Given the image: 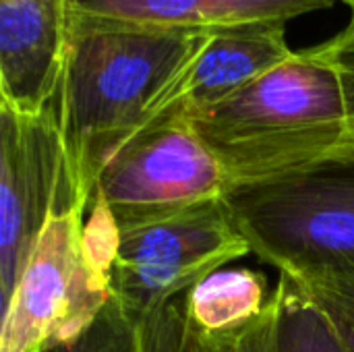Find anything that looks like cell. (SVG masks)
I'll use <instances>...</instances> for the list:
<instances>
[{
  "label": "cell",
  "instance_id": "7c38bea8",
  "mask_svg": "<svg viewBox=\"0 0 354 352\" xmlns=\"http://www.w3.org/2000/svg\"><path fill=\"white\" fill-rule=\"evenodd\" d=\"M278 352H346L336 330L313 299L288 276L274 286Z\"/></svg>",
  "mask_w": 354,
  "mask_h": 352
},
{
  "label": "cell",
  "instance_id": "5bb4252c",
  "mask_svg": "<svg viewBox=\"0 0 354 352\" xmlns=\"http://www.w3.org/2000/svg\"><path fill=\"white\" fill-rule=\"evenodd\" d=\"M35 352H139V324L110 299L85 332L66 342L44 344Z\"/></svg>",
  "mask_w": 354,
  "mask_h": 352
},
{
  "label": "cell",
  "instance_id": "277c9868",
  "mask_svg": "<svg viewBox=\"0 0 354 352\" xmlns=\"http://www.w3.org/2000/svg\"><path fill=\"white\" fill-rule=\"evenodd\" d=\"M112 214L118 243L110 293L137 324L251 253L226 197L160 212Z\"/></svg>",
  "mask_w": 354,
  "mask_h": 352
},
{
  "label": "cell",
  "instance_id": "2e32d148",
  "mask_svg": "<svg viewBox=\"0 0 354 352\" xmlns=\"http://www.w3.org/2000/svg\"><path fill=\"white\" fill-rule=\"evenodd\" d=\"M315 50L330 64H334V68L342 77L344 91H346V102H348L351 127H353L354 135V17L336 37L328 39L322 46H315Z\"/></svg>",
  "mask_w": 354,
  "mask_h": 352
},
{
  "label": "cell",
  "instance_id": "ba28073f",
  "mask_svg": "<svg viewBox=\"0 0 354 352\" xmlns=\"http://www.w3.org/2000/svg\"><path fill=\"white\" fill-rule=\"evenodd\" d=\"M71 0H0V104L37 114L58 100Z\"/></svg>",
  "mask_w": 354,
  "mask_h": 352
},
{
  "label": "cell",
  "instance_id": "9a60e30c",
  "mask_svg": "<svg viewBox=\"0 0 354 352\" xmlns=\"http://www.w3.org/2000/svg\"><path fill=\"white\" fill-rule=\"evenodd\" d=\"M187 295L156 309L139 324V352H180L187 330Z\"/></svg>",
  "mask_w": 354,
  "mask_h": 352
},
{
  "label": "cell",
  "instance_id": "7a4b0ae2",
  "mask_svg": "<svg viewBox=\"0 0 354 352\" xmlns=\"http://www.w3.org/2000/svg\"><path fill=\"white\" fill-rule=\"evenodd\" d=\"M185 118L220 162L228 191L292 176L354 149L342 77L315 48Z\"/></svg>",
  "mask_w": 354,
  "mask_h": 352
},
{
  "label": "cell",
  "instance_id": "30bf717a",
  "mask_svg": "<svg viewBox=\"0 0 354 352\" xmlns=\"http://www.w3.org/2000/svg\"><path fill=\"white\" fill-rule=\"evenodd\" d=\"M342 0H71L73 15L131 25L216 31L236 25L280 23Z\"/></svg>",
  "mask_w": 354,
  "mask_h": 352
},
{
  "label": "cell",
  "instance_id": "9c48e42d",
  "mask_svg": "<svg viewBox=\"0 0 354 352\" xmlns=\"http://www.w3.org/2000/svg\"><path fill=\"white\" fill-rule=\"evenodd\" d=\"M292 54L280 23L209 31L178 81L172 110L183 116L203 110L286 62Z\"/></svg>",
  "mask_w": 354,
  "mask_h": 352
},
{
  "label": "cell",
  "instance_id": "e0dca14e",
  "mask_svg": "<svg viewBox=\"0 0 354 352\" xmlns=\"http://www.w3.org/2000/svg\"><path fill=\"white\" fill-rule=\"evenodd\" d=\"M342 2L351 6V10H353V17H354V0H342Z\"/></svg>",
  "mask_w": 354,
  "mask_h": 352
},
{
  "label": "cell",
  "instance_id": "6da1fadb",
  "mask_svg": "<svg viewBox=\"0 0 354 352\" xmlns=\"http://www.w3.org/2000/svg\"><path fill=\"white\" fill-rule=\"evenodd\" d=\"M205 37V31L73 15L56 106L68 166L87 203L108 160L133 137L176 114L178 81Z\"/></svg>",
  "mask_w": 354,
  "mask_h": 352
},
{
  "label": "cell",
  "instance_id": "8fae6325",
  "mask_svg": "<svg viewBox=\"0 0 354 352\" xmlns=\"http://www.w3.org/2000/svg\"><path fill=\"white\" fill-rule=\"evenodd\" d=\"M270 299L272 290L263 272L222 268L187 295V319L203 334H226L257 319Z\"/></svg>",
  "mask_w": 354,
  "mask_h": 352
},
{
  "label": "cell",
  "instance_id": "5b68a950",
  "mask_svg": "<svg viewBox=\"0 0 354 352\" xmlns=\"http://www.w3.org/2000/svg\"><path fill=\"white\" fill-rule=\"evenodd\" d=\"M87 205L56 212L2 307L0 352H35L85 332L110 303L108 280L89 263L83 243Z\"/></svg>",
  "mask_w": 354,
  "mask_h": 352
},
{
  "label": "cell",
  "instance_id": "3957f363",
  "mask_svg": "<svg viewBox=\"0 0 354 352\" xmlns=\"http://www.w3.org/2000/svg\"><path fill=\"white\" fill-rule=\"evenodd\" d=\"M226 203L251 253L278 274L354 272V149L292 176L232 189Z\"/></svg>",
  "mask_w": 354,
  "mask_h": 352
},
{
  "label": "cell",
  "instance_id": "52a82bcc",
  "mask_svg": "<svg viewBox=\"0 0 354 352\" xmlns=\"http://www.w3.org/2000/svg\"><path fill=\"white\" fill-rule=\"evenodd\" d=\"M228 178L183 114L122 145L104 166L95 195L114 212H160L228 193Z\"/></svg>",
  "mask_w": 354,
  "mask_h": 352
},
{
  "label": "cell",
  "instance_id": "8992f818",
  "mask_svg": "<svg viewBox=\"0 0 354 352\" xmlns=\"http://www.w3.org/2000/svg\"><path fill=\"white\" fill-rule=\"evenodd\" d=\"M81 197L68 166L58 106L27 114L0 104V293L2 307L48 224Z\"/></svg>",
  "mask_w": 354,
  "mask_h": 352
},
{
  "label": "cell",
  "instance_id": "4fadbf2b",
  "mask_svg": "<svg viewBox=\"0 0 354 352\" xmlns=\"http://www.w3.org/2000/svg\"><path fill=\"white\" fill-rule=\"evenodd\" d=\"M288 278L295 280L324 311L346 352H354V272H326Z\"/></svg>",
  "mask_w": 354,
  "mask_h": 352
}]
</instances>
